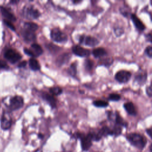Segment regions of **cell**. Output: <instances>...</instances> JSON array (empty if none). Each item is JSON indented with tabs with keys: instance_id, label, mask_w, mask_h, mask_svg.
Listing matches in <instances>:
<instances>
[{
	"instance_id": "1",
	"label": "cell",
	"mask_w": 152,
	"mask_h": 152,
	"mask_svg": "<svg viewBox=\"0 0 152 152\" xmlns=\"http://www.w3.org/2000/svg\"><path fill=\"white\" fill-rule=\"evenodd\" d=\"M126 138L132 146L140 150H142L145 148L147 142V139L144 135L136 132L127 134Z\"/></svg>"
},
{
	"instance_id": "2",
	"label": "cell",
	"mask_w": 152,
	"mask_h": 152,
	"mask_svg": "<svg viewBox=\"0 0 152 152\" xmlns=\"http://www.w3.org/2000/svg\"><path fill=\"white\" fill-rule=\"evenodd\" d=\"M75 136L77 138H79L81 141V146L82 150L84 151H88L92 145V138L90 132L85 135L82 132H77Z\"/></svg>"
},
{
	"instance_id": "3",
	"label": "cell",
	"mask_w": 152,
	"mask_h": 152,
	"mask_svg": "<svg viewBox=\"0 0 152 152\" xmlns=\"http://www.w3.org/2000/svg\"><path fill=\"white\" fill-rule=\"evenodd\" d=\"M22 15L27 19L33 20L39 18L40 15L39 11L31 5H26L22 10Z\"/></svg>"
},
{
	"instance_id": "4",
	"label": "cell",
	"mask_w": 152,
	"mask_h": 152,
	"mask_svg": "<svg viewBox=\"0 0 152 152\" xmlns=\"http://www.w3.org/2000/svg\"><path fill=\"white\" fill-rule=\"evenodd\" d=\"M4 56L5 59H7L11 64H15L17 62L22 58V56L20 53L12 49H7L4 53Z\"/></svg>"
},
{
	"instance_id": "5",
	"label": "cell",
	"mask_w": 152,
	"mask_h": 152,
	"mask_svg": "<svg viewBox=\"0 0 152 152\" xmlns=\"http://www.w3.org/2000/svg\"><path fill=\"white\" fill-rule=\"evenodd\" d=\"M50 37L52 40L58 43H65L68 40V37L66 34L61 31L59 28H56L51 30Z\"/></svg>"
},
{
	"instance_id": "6",
	"label": "cell",
	"mask_w": 152,
	"mask_h": 152,
	"mask_svg": "<svg viewBox=\"0 0 152 152\" xmlns=\"http://www.w3.org/2000/svg\"><path fill=\"white\" fill-rule=\"evenodd\" d=\"M24 104V100L21 96H15L11 98L8 108L10 110H15L20 109Z\"/></svg>"
},
{
	"instance_id": "7",
	"label": "cell",
	"mask_w": 152,
	"mask_h": 152,
	"mask_svg": "<svg viewBox=\"0 0 152 152\" xmlns=\"http://www.w3.org/2000/svg\"><path fill=\"white\" fill-rule=\"evenodd\" d=\"M79 42L81 44H84L88 46L94 47L99 43V41L95 37L91 36L82 35L80 37Z\"/></svg>"
},
{
	"instance_id": "8",
	"label": "cell",
	"mask_w": 152,
	"mask_h": 152,
	"mask_svg": "<svg viewBox=\"0 0 152 152\" xmlns=\"http://www.w3.org/2000/svg\"><path fill=\"white\" fill-rule=\"evenodd\" d=\"M12 125V119L7 112H4L1 118V127L4 130L10 129Z\"/></svg>"
},
{
	"instance_id": "9",
	"label": "cell",
	"mask_w": 152,
	"mask_h": 152,
	"mask_svg": "<svg viewBox=\"0 0 152 152\" xmlns=\"http://www.w3.org/2000/svg\"><path fill=\"white\" fill-rule=\"evenodd\" d=\"M131 74L130 72L125 70H121L118 71L115 74V79L119 83H124L128 82L131 78Z\"/></svg>"
},
{
	"instance_id": "10",
	"label": "cell",
	"mask_w": 152,
	"mask_h": 152,
	"mask_svg": "<svg viewBox=\"0 0 152 152\" xmlns=\"http://www.w3.org/2000/svg\"><path fill=\"white\" fill-rule=\"evenodd\" d=\"M73 53L80 57H87L90 54V51L88 49H85L80 45H75L72 47Z\"/></svg>"
},
{
	"instance_id": "11",
	"label": "cell",
	"mask_w": 152,
	"mask_h": 152,
	"mask_svg": "<svg viewBox=\"0 0 152 152\" xmlns=\"http://www.w3.org/2000/svg\"><path fill=\"white\" fill-rule=\"evenodd\" d=\"M21 34L24 41L27 43L33 42L36 40V36L34 34V32H32L31 31H28L23 28L21 32Z\"/></svg>"
},
{
	"instance_id": "12",
	"label": "cell",
	"mask_w": 152,
	"mask_h": 152,
	"mask_svg": "<svg viewBox=\"0 0 152 152\" xmlns=\"http://www.w3.org/2000/svg\"><path fill=\"white\" fill-rule=\"evenodd\" d=\"M0 11L2 15L5 18L6 20L9 21H16V17L15 15L7 8L4 7H0Z\"/></svg>"
},
{
	"instance_id": "13",
	"label": "cell",
	"mask_w": 152,
	"mask_h": 152,
	"mask_svg": "<svg viewBox=\"0 0 152 152\" xmlns=\"http://www.w3.org/2000/svg\"><path fill=\"white\" fill-rule=\"evenodd\" d=\"M42 98H43L45 101H46V102L49 103V104L52 108H54V107H56V100L55 98L53 97V96L50 95V94H48L47 93L43 92V93L42 94Z\"/></svg>"
},
{
	"instance_id": "14",
	"label": "cell",
	"mask_w": 152,
	"mask_h": 152,
	"mask_svg": "<svg viewBox=\"0 0 152 152\" xmlns=\"http://www.w3.org/2000/svg\"><path fill=\"white\" fill-rule=\"evenodd\" d=\"M131 19L135 26V27L140 31H143L145 29V26L142 23V22L140 20L138 17H137L135 14H131Z\"/></svg>"
},
{
	"instance_id": "15",
	"label": "cell",
	"mask_w": 152,
	"mask_h": 152,
	"mask_svg": "<svg viewBox=\"0 0 152 152\" xmlns=\"http://www.w3.org/2000/svg\"><path fill=\"white\" fill-rule=\"evenodd\" d=\"M124 107L127 113L130 115H136L137 111L134 104L132 102H127L124 104Z\"/></svg>"
},
{
	"instance_id": "16",
	"label": "cell",
	"mask_w": 152,
	"mask_h": 152,
	"mask_svg": "<svg viewBox=\"0 0 152 152\" xmlns=\"http://www.w3.org/2000/svg\"><path fill=\"white\" fill-rule=\"evenodd\" d=\"M71 58V54L68 53H65L60 55L56 59V63L59 65H62L67 62Z\"/></svg>"
},
{
	"instance_id": "17",
	"label": "cell",
	"mask_w": 152,
	"mask_h": 152,
	"mask_svg": "<svg viewBox=\"0 0 152 152\" xmlns=\"http://www.w3.org/2000/svg\"><path fill=\"white\" fill-rule=\"evenodd\" d=\"M115 122L116 125L119 126L121 127H126L128 125L127 122L122 119V118L120 116L119 113H118V112H116L115 116Z\"/></svg>"
},
{
	"instance_id": "18",
	"label": "cell",
	"mask_w": 152,
	"mask_h": 152,
	"mask_svg": "<svg viewBox=\"0 0 152 152\" xmlns=\"http://www.w3.org/2000/svg\"><path fill=\"white\" fill-rule=\"evenodd\" d=\"M31 49H30V50L34 53L35 56H40L43 53V50H42L41 46L36 43H33L31 44Z\"/></svg>"
},
{
	"instance_id": "19",
	"label": "cell",
	"mask_w": 152,
	"mask_h": 152,
	"mask_svg": "<svg viewBox=\"0 0 152 152\" xmlns=\"http://www.w3.org/2000/svg\"><path fill=\"white\" fill-rule=\"evenodd\" d=\"M147 80V74L146 72H141L137 74L135 77V80L138 84L142 85L144 84Z\"/></svg>"
},
{
	"instance_id": "20",
	"label": "cell",
	"mask_w": 152,
	"mask_h": 152,
	"mask_svg": "<svg viewBox=\"0 0 152 152\" xmlns=\"http://www.w3.org/2000/svg\"><path fill=\"white\" fill-rule=\"evenodd\" d=\"M28 64L30 68L33 71H38L40 69V65L39 62L34 58H32L29 59Z\"/></svg>"
},
{
	"instance_id": "21",
	"label": "cell",
	"mask_w": 152,
	"mask_h": 152,
	"mask_svg": "<svg viewBox=\"0 0 152 152\" xmlns=\"http://www.w3.org/2000/svg\"><path fill=\"white\" fill-rule=\"evenodd\" d=\"M92 53L94 57L99 58V57H102L106 55L107 54V52L104 48H99L93 49L92 51Z\"/></svg>"
},
{
	"instance_id": "22",
	"label": "cell",
	"mask_w": 152,
	"mask_h": 152,
	"mask_svg": "<svg viewBox=\"0 0 152 152\" xmlns=\"http://www.w3.org/2000/svg\"><path fill=\"white\" fill-rule=\"evenodd\" d=\"M26 30L34 32L38 28V26L37 24L31 22H26L24 24V28Z\"/></svg>"
},
{
	"instance_id": "23",
	"label": "cell",
	"mask_w": 152,
	"mask_h": 152,
	"mask_svg": "<svg viewBox=\"0 0 152 152\" xmlns=\"http://www.w3.org/2000/svg\"><path fill=\"white\" fill-rule=\"evenodd\" d=\"M49 91L52 94V95H55V96H58L61 94L62 92V90L59 87H51L49 89Z\"/></svg>"
},
{
	"instance_id": "24",
	"label": "cell",
	"mask_w": 152,
	"mask_h": 152,
	"mask_svg": "<svg viewBox=\"0 0 152 152\" xmlns=\"http://www.w3.org/2000/svg\"><path fill=\"white\" fill-rule=\"evenodd\" d=\"M93 104L96 106V107H104L108 106V103L106 101L104 100H96L93 102Z\"/></svg>"
},
{
	"instance_id": "25",
	"label": "cell",
	"mask_w": 152,
	"mask_h": 152,
	"mask_svg": "<svg viewBox=\"0 0 152 152\" xmlns=\"http://www.w3.org/2000/svg\"><path fill=\"white\" fill-rule=\"evenodd\" d=\"M68 72L72 77H74L76 75V74H77V65H76L75 62L72 64L70 65V67L68 69Z\"/></svg>"
},
{
	"instance_id": "26",
	"label": "cell",
	"mask_w": 152,
	"mask_h": 152,
	"mask_svg": "<svg viewBox=\"0 0 152 152\" xmlns=\"http://www.w3.org/2000/svg\"><path fill=\"white\" fill-rule=\"evenodd\" d=\"M112 132H113V135L117 137L119 136L121 132H122V127L118 126V125H115L113 128L112 129Z\"/></svg>"
},
{
	"instance_id": "27",
	"label": "cell",
	"mask_w": 152,
	"mask_h": 152,
	"mask_svg": "<svg viewBox=\"0 0 152 152\" xmlns=\"http://www.w3.org/2000/svg\"><path fill=\"white\" fill-rule=\"evenodd\" d=\"M100 62L101 65H105V66H109L110 65L112 62H113V58H105L100 60L99 61Z\"/></svg>"
},
{
	"instance_id": "28",
	"label": "cell",
	"mask_w": 152,
	"mask_h": 152,
	"mask_svg": "<svg viewBox=\"0 0 152 152\" xmlns=\"http://www.w3.org/2000/svg\"><path fill=\"white\" fill-rule=\"evenodd\" d=\"M84 66L85 68L88 70V71H90L93 66V62L90 59H86L84 61Z\"/></svg>"
},
{
	"instance_id": "29",
	"label": "cell",
	"mask_w": 152,
	"mask_h": 152,
	"mask_svg": "<svg viewBox=\"0 0 152 152\" xmlns=\"http://www.w3.org/2000/svg\"><path fill=\"white\" fill-rule=\"evenodd\" d=\"M120 99H121V96L116 93L110 94L108 97V99L111 101H118L120 100Z\"/></svg>"
},
{
	"instance_id": "30",
	"label": "cell",
	"mask_w": 152,
	"mask_h": 152,
	"mask_svg": "<svg viewBox=\"0 0 152 152\" xmlns=\"http://www.w3.org/2000/svg\"><path fill=\"white\" fill-rule=\"evenodd\" d=\"M9 66L7 63L3 60H0V69H8Z\"/></svg>"
},
{
	"instance_id": "31",
	"label": "cell",
	"mask_w": 152,
	"mask_h": 152,
	"mask_svg": "<svg viewBox=\"0 0 152 152\" xmlns=\"http://www.w3.org/2000/svg\"><path fill=\"white\" fill-rule=\"evenodd\" d=\"M4 24L8 27H9L10 29H11L13 31H15V27L11 23V21H9L8 20H4Z\"/></svg>"
},
{
	"instance_id": "32",
	"label": "cell",
	"mask_w": 152,
	"mask_h": 152,
	"mask_svg": "<svg viewBox=\"0 0 152 152\" xmlns=\"http://www.w3.org/2000/svg\"><path fill=\"white\" fill-rule=\"evenodd\" d=\"M145 53L149 58H151V56H152V48H151V46H148L145 48Z\"/></svg>"
},
{
	"instance_id": "33",
	"label": "cell",
	"mask_w": 152,
	"mask_h": 152,
	"mask_svg": "<svg viewBox=\"0 0 152 152\" xmlns=\"http://www.w3.org/2000/svg\"><path fill=\"white\" fill-rule=\"evenodd\" d=\"M114 32L117 36H120L121 35H122L124 33V30L122 28H119V27L115 28Z\"/></svg>"
},
{
	"instance_id": "34",
	"label": "cell",
	"mask_w": 152,
	"mask_h": 152,
	"mask_svg": "<svg viewBox=\"0 0 152 152\" xmlns=\"http://www.w3.org/2000/svg\"><path fill=\"white\" fill-rule=\"evenodd\" d=\"M48 49L51 51V52H56V50L58 51V49H60L59 47L58 46H55L53 45H52V44H50V45H48Z\"/></svg>"
},
{
	"instance_id": "35",
	"label": "cell",
	"mask_w": 152,
	"mask_h": 152,
	"mask_svg": "<svg viewBox=\"0 0 152 152\" xmlns=\"http://www.w3.org/2000/svg\"><path fill=\"white\" fill-rule=\"evenodd\" d=\"M24 52L26 54H27V55L30 56H31V57H35L34 53L32 52V51L29 49H27V48H24Z\"/></svg>"
},
{
	"instance_id": "36",
	"label": "cell",
	"mask_w": 152,
	"mask_h": 152,
	"mask_svg": "<svg viewBox=\"0 0 152 152\" xmlns=\"http://www.w3.org/2000/svg\"><path fill=\"white\" fill-rule=\"evenodd\" d=\"M146 93L149 96L151 97V94H152V89H151V86H149L146 88Z\"/></svg>"
},
{
	"instance_id": "37",
	"label": "cell",
	"mask_w": 152,
	"mask_h": 152,
	"mask_svg": "<svg viewBox=\"0 0 152 152\" xmlns=\"http://www.w3.org/2000/svg\"><path fill=\"white\" fill-rule=\"evenodd\" d=\"M120 11H121V13L123 15H124V16H127V15H128V11H127L125 8H121Z\"/></svg>"
},
{
	"instance_id": "38",
	"label": "cell",
	"mask_w": 152,
	"mask_h": 152,
	"mask_svg": "<svg viewBox=\"0 0 152 152\" xmlns=\"http://www.w3.org/2000/svg\"><path fill=\"white\" fill-rule=\"evenodd\" d=\"M26 65H27V62L26 61H22L20 63H19V64L18 65V68H24L26 66Z\"/></svg>"
},
{
	"instance_id": "39",
	"label": "cell",
	"mask_w": 152,
	"mask_h": 152,
	"mask_svg": "<svg viewBox=\"0 0 152 152\" xmlns=\"http://www.w3.org/2000/svg\"><path fill=\"white\" fill-rule=\"evenodd\" d=\"M145 131H146V133L148 134V135L150 137V138H151V128H148V129H147L146 130H145Z\"/></svg>"
},
{
	"instance_id": "40",
	"label": "cell",
	"mask_w": 152,
	"mask_h": 152,
	"mask_svg": "<svg viewBox=\"0 0 152 152\" xmlns=\"http://www.w3.org/2000/svg\"><path fill=\"white\" fill-rule=\"evenodd\" d=\"M147 40L149 42H151V33H149L147 36H146Z\"/></svg>"
},
{
	"instance_id": "41",
	"label": "cell",
	"mask_w": 152,
	"mask_h": 152,
	"mask_svg": "<svg viewBox=\"0 0 152 152\" xmlns=\"http://www.w3.org/2000/svg\"><path fill=\"white\" fill-rule=\"evenodd\" d=\"M43 137H44V135H43V134H39V135H38V137H39V138H40V139L43 138Z\"/></svg>"
},
{
	"instance_id": "42",
	"label": "cell",
	"mask_w": 152,
	"mask_h": 152,
	"mask_svg": "<svg viewBox=\"0 0 152 152\" xmlns=\"http://www.w3.org/2000/svg\"><path fill=\"white\" fill-rule=\"evenodd\" d=\"M10 2L11 3H15V4H16V3H18V1H10Z\"/></svg>"
},
{
	"instance_id": "43",
	"label": "cell",
	"mask_w": 152,
	"mask_h": 152,
	"mask_svg": "<svg viewBox=\"0 0 152 152\" xmlns=\"http://www.w3.org/2000/svg\"><path fill=\"white\" fill-rule=\"evenodd\" d=\"M80 2H81V1H73V2L75 4H77V3H78Z\"/></svg>"
},
{
	"instance_id": "44",
	"label": "cell",
	"mask_w": 152,
	"mask_h": 152,
	"mask_svg": "<svg viewBox=\"0 0 152 152\" xmlns=\"http://www.w3.org/2000/svg\"><path fill=\"white\" fill-rule=\"evenodd\" d=\"M151 147H152V144H150V148H149V149H150V152H152V148H151Z\"/></svg>"
}]
</instances>
